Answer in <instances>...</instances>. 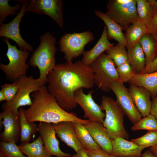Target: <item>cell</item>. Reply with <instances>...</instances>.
<instances>
[{"label":"cell","mask_w":157,"mask_h":157,"mask_svg":"<svg viewBox=\"0 0 157 157\" xmlns=\"http://www.w3.org/2000/svg\"><path fill=\"white\" fill-rule=\"evenodd\" d=\"M47 89L58 105L67 112L77 104L75 93L81 88L89 89L94 85L93 73L90 66L81 60L56 65L47 76Z\"/></svg>","instance_id":"1"},{"label":"cell","mask_w":157,"mask_h":157,"mask_svg":"<svg viewBox=\"0 0 157 157\" xmlns=\"http://www.w3.org/2000/svg\"><path fill=\"white\" fill-rule=\"evenodd\" d=\"M31 97L32 104L28 109H24L25 117L29 122H40L52 124L71 121L85 125L90 122L89 119H80L75 113H69L63 109L46 87L33 92Z\"/></svg>","instance_id":"2"},{"label":"cell","mask_w":157,"mask_h":157,"mask_svg":"<svg viewBox=\"0 0 157 157\" xmlns=\"http://www.w3.org/2000/svg\"><path fill=\"white\" fill-rule=\"evenodd\" d=\"M40 43L32 54L29 61L32 67H37L40 71L38 79L40 83L45 86L47 83L48 74L54 69L56 64V38L47 32L40 36Z\"/></svg>","instance_id":"3"},{"label":"cell","mask_w":157,"mask_h":157,"mask_svg":"<svg viewBox=\"0 0 157 157\" xmlns=\"http://www.w3.org/2000/svg\"><path fill=\"white\" fill-rule=\"evenodd\" d=\"M101 106L105 111L103 124L110 138H129L128 134L124 126V113L116 101L112 97L103 96Z\"/></svg>","instance_id":"4"},{"label":"cell","mask_w":157,"mask_h":157,"mask_svg":"<svg viewBox=\"0 0 157 157\" xmlns=\"http://www.w3.org/2000/svg\"><path fill=\"white\" fill-rule=\"evenodd\" d=\"M3 41L8 46L6 56L9 62L7 65L0 63V69L5 74L8 81L14 82L20 76L26 75L29 67L26 62L30 52L26 49H18L16 45L10 44L8 38H4Z\"/></svg>","instance_id":"5"},{"label":"cell","mask_w":157,"mask_h":157,"mask_svg":"<svg viewBox=\"0 0 157 157\" xmlns=\"http://www.w3.org/2000/svg\"><path fill=\"white\" fill-rule=\"evenodd\" d=\"M90 66L93 73L94 85L105 92L110 91L112 82L119 81L114 63L106 53L101 54Z\"/></svg>","instance_id":"6"},{"label":"cell","mask_w":157,"mask_h":157,"mask_svg":"<svg viewBox=\"0 0 157 157\" xmlns=\"http://www.w3.org/2000/svg\"><path fill=\"white\" fill-rule=\"evenodd\" d=\"M105 13L125 30L138 21L136 0H110Z\"/></svg>","instance_id":"7"},{"label":"cell","mask_w":157,"mask_h":157,"mask_svg":"<svg viewBox=\"0 0 157 157\" xmlns=\"http://www.w3.org/2000/svg\"><path fill=\"white\" fill-rule=\"evenodd\" d=\"M17 80L19 88L15 98L10 102L6 101L3 103L1 108L3 110L10 109L15 114L19 115V108L26 106H30L32 104L30 94L43 89L45 86L41 85L38 79H34L31 76L23 75Z\"/></svg>","instance_id":"8"},{"label":"cell","mask_w":157,"mask_h":157,"mask_svg":"<svg viewBox=\"0 0 157 157\" xmlns=\"http://www.w3.org/2000/svg\"><path fill=\"white\" fill-rule=\"evenodd\" d=\"M94 39L93 34L90 31L66 33L59 41L60 50L64 53L67 61H72L83 54L85 45Z\"/></svg>","instance_id":"9"},{"label":"cell","mask_w":157,"mask_h":157,"mask_svg":"<svg viewBox=\"0 0 157 157\" xmlns=\"http://www.w3.org/2000/svg\"><path fill=\"white\" fill-rule=\"evenodd\" d=\"M16 1L22 3L20 11L10 22L1 25L0 37L13 40L16 43L21 50L26 49L30 52H33V47L23 39L21 35L19 28L22 19L26 13V10L28 4V1Z\"/></svg>","instance_id":"10"},{"label":"cell","mask_w":157,"mask_h":157,"mask_svg":"<svg viewBox=\"0 0 157 157\" xmlns=\"http://www.w3.org/2000/svg\"><path fill=\"white\" fill-rule=\"evenodd\" d=\"M26 13L45 14L50 17L60 28L64 25L63 2L62 0H30Z\"/></svg>","instance_id":"11"},{"label":"cell","mask_w":157,"mask_h":157,"mask_svg":"<svg viewBox=\"0 0 157 157\" xmlns=\"http://www.w3.org/2000/svg\"><path fill=\"white\" fill-rule=\"evenodd\" d=\"M110 88L125 115L133 124H135L141 119L142 115L136 108L128 89L124 83L119 81L113 82Z\"/></svg>","instance_id":"12"},{"label":"cell","mask_w":157,"mask_h":157,"mask_svg":"<svg viewBox=\"0 0 157 157\" xmlns=\"http://www.w3.org/2000/svg\"><path fill=\"white\" fill-rule=\"evenodd\" d=\"M3 126L4 130L0 135L1 141L17 142L20 135L19 115L15 114L9 109L3 110L0 114V130Z\"/></svg>","instance_id":"13"},{"label":"cell","mask_w":157,"mask_h":157,"mask_svg":"<svg viewBox=\"0 0 157 157\" xmlns=\"http://www.w3.org/2000/svg\"><path fill=\"white\" fill-rule=\"evenodd\" d=\"M93 92L91 90L85 94L83 89H80L75 93V100L83 110L85 118H88L91 122L103 124L105 113L102 111L101 106L94 101L92 96Z\"/></svg>","instance_id":"14"},{"label":"cell","mask_w":157,"mask_h":157,"mask_svg":"<svg viewBox=\"0 0 157 157\" xmlns=\"http://www.w3.org/2000/svg\"><path fill=\"white\" fill-rule=\"evenodd\" d=\"M37 131L39 133L46 150L51 156L72 157L70 154L64 152L60 149L59 141L56 137V131L52 123L40 122L38 126Z\"/></svg>","instance_id":"15"},{"label":"cell","mask_w":157,"mask_h":157,"mask_svg":"<svg viewBox=\"0 0 157 157\" xmlns=\"http://www.w3.org/2000/svg\"><path fill=\"white\" fill-rule=\"evenodd\" d=\"M52 124L58 137L76 153L83 149L77 136L73 122L63 121Z\"/></svg>","instance_id":"16"},{"label":"cell","mask_w":157,"mask_h":157,"mask_svg":"<svg viewBox=\"0 0 157 157\" xmlns=\"http://www.w3.org/2000/svg\"><path fill=\"white\" fill-rule=\"evenodd\" d=\"M129 90L138 110L143 117L150 114L152 101L149 92L142 87L130 84Z\"/></svg>","instance_id":"17"},{"label":"cell","mask_w":157,"mask_h":157,"mask_svg":"<svg viewBox=\"0 0 157 157\" xmlns=\"http://www.w3.org/2000/svg\"><path fill=\"white\" fill-rule=\"evenodd\" d=\"M112 150L111 155L118 157L138 156L141 157L144 149L132 142L122 137H116L112 140Z\"/></svg>","instance_id":"18"},{"label":"cell","mask_w":157,"mask_h":157,"mask_svg":"<svg viewBox=\"0 0 157 157\" xmlns=\"http://www.w3.org/2000/svg\"><path fill=\"white\" fill-rule=\"evenodd\" d=\"M85 126L101 149L111 155L112 150V140L103 124L90 121Z\"/></svg>","instance_id":"19"},{"label":"cell","mask_w":157,"mask_h":157,"mask_svg":"<svg viewBox=\"0 0 157 157\" xmlns=\"http://www.w3.org/2000/svg\"><path fill=\"white\" fill-rule=\"evenodd\" d=\"M114 45L109 42L107 34V27H104L101 35L95 45L90 50L84 51L81 61L84 64L90 66L99 56Z\"/></svg>","instance_id":"20"},{"label":"cell","mask_w":157,"mask_h":157,"mask_svg":"<svg viewBox=\"0 0 157 157\" xmlns=\"http://www.w3.org/2000/svg\"><path fill=\"white\" fill-rule=\"evenodd\" d=\"M94 13L105 23L107 27L108 39H113L118 43L126 47V40L124 34L122 32L123 30L121 27L118 23L110 18L105 13L98 10L95 11Z\"/></svg>","instance_id":"21"},{"label":"cell","mask_w":157,"mask_h":157,"mask_svg":"<svg viewBox=\"0 0 157 157\" xmlns=\"http://www.w3.org/2000/svg\"><path fill=\"white\" fill-rule=\"evenodd\" d=\"M129 83L148 90L152 98L157 97V71L150 73L135 74Z\"/></svg>","instance_id":"22"},{"label":"cell","mask_w":157,"mask_h":157,"mask_svg":"<svg viewBox=\"0 0 157 157\" xmlns=\"http://www.w3.org/2000/svg\"><path fill=\"white\" fill-rule=\"evenodd\" d=\"M127 49L128 60L135 74L141 73L145 67L146 60L140 43Z\"/></svg>","instance_id":"23"},{"label":"cell","mask_w":157,"mask_h":157,"mask_svg":"<svg viewBox=\"0 0 157 157\" xmlns=\"http://www.w3.org/2000/svg\"><path fill=\"white\" fill-rule=\"evenodd\" d=\"M22 152L28 157H51L44 147L39 135L32 143L21 144L19 146Z\"/></svg>","instance_id":"24"},{"label":"cell","mask_w":157,"mask_h":157,"mask_svg":"<svg viewBox=\"0 0 157 157\" xmlns=\"http://www.w3.org/2000/svg\"><path fill=\"white\" fill-rule=\"evenodd\" d=\"M125 30L124 35L127 49L139 42L141 38L146 33V26L138 21L132 24Z\"/></svg>","instance_id":"25"},{"label":"cell","mask_w":157,"mask_h":157,"mask_svg":"<svg viewBox=\"0 0 157 157\" xmlns=\"http://www.w3.org/2000/svg\"><path fill=\"white\" fill-rule=\"evenodd\" d=\"M73 123L77 136L83 149L92 150L101 149L95 142L85 125L77 122Z\"/></svg>","instance_id":"26"},{"label":"cell","mask_w":157,"mask_h":157,"mask_svg":"<svg viewBox=\"0 0 157 157\" xmlns=\"http://www.w3.org/2000/svg\"><path fill=\"white\" fill-rule=\"evenodd\" d=\"M20 135V140L21 144L29 143L32 135L37 131L38 126L34 122H29L25 117L24 109L20 108L19 110Z\"/></svg>","instance_id":"27"},{"label":"cell","mask_w":157,"mask_h":157,"mask_svg":"<svg viewBox=\"0 0 157 157\" xmlns=\"http://www.w3.org/2000/svg\"><path fill=\"white\" fill-rule=\"evenodd\" d=\"M139 43L145 55V67L157 56V41L151 35L146 33L141 38Z\"/></svg>","instance_id":"28"},{"label":"cell","mask_w":157,"mask_h":157,"mask_svg":"<svg viewBox=\"0 0 157 157\" xmlns=\"http://www.w3.org/2000/svg\"><path fill=\"white\" fill-rule=\"evenodd\" d=\"M126 48L124 45L118 43L106 51V54L113 60L117 67L128 61Z\"/></svg>","instance_id":"29"},{"label":"cell","mask_w":157,"mask_h":157,"mask_svg":"<svg viewBox=\"0 0 157 157\" xmlns=\"http://www.w3.org/2000/svg\"><path fill=\"white\" fill-rule=\"evenodd\" d=\"M138 21L146 26L154 14L147 0H136Z\"/></svg>","instance_id":"30"},{"label":"cell","mask_w":157,"mask_h":157,"mask_svg":"<svg viewBox=\"0 0 157 157\" xmlns=\"http://www.w3.org/2000/svg\"><path fill=\"white\" fill-rule=\"evenodd\" d=\"M131 129L133 131L142 130L157 131V120L154 116L149 114L134 124Z\"/></svg>","instance_id":"31"},{"label":"cell","mask_w":157,"mask_h":157,"mask_svg":"<svg viewBox=\"0 0 157 157\" xmlns=\"http://www.w3.org/2000/svg\"><path fill=\"white\" fill-rule=\"evenodd\" d=\"M0 154L6 157H28L21 151L16 143L0 142Z\"/></svg>","instance_id":"32"},{"label":"cell","mask_w":157,"mask_h":157,"mask_svg":"<svg viewBox=\"0 0 157 157\" xmlns=\"http://www.w3.org/2000/svg\"><path fill=\"white\" fill-rule=\"evenodd\" d=\"M9 0H0V24L3 22L6 17L9 15L14 16L18 14L17 11L21 9V6L19 3L10 6L9 4Z\"/></svg>","instance_id":"33"},{"label":"cell","mask_w":157,"mask_h":157,"mask_svg":"<svg viewBox=\"0 0 157 157\" xmlns=\"http://www.w3.org/2000/svg\"><path fill=\"white\" fill-rule=\"evenodd\" d=\"M131 141L144 148L153 147L157 144V131H148L145 134Z\"/></svg>","instance_id":"34"},{"label":"cell","mask_w":157,"mask_h":157,"mask_svg":"<svg viewBox=\"0 0 157 157\" xmlns=\"http://www.w3.org/2000/svg\"><path fill=\"white\" fill-rule=\"evenodd\" d=\"M119 81L124 83L129 82L135 74L129 62L126 61L116 67Z\"/></svg>","instance_id":"35"},{"label":"cell","mask_w":157,"mask_h":157,"mask_svg":"<svg viewBox=\"0 0 157 157\" xmlns=\"http://www.w3.org/2000/svg\"><path fill=\"white\" fill-rule=\"evenodd\" d=\"M1 90L5 95L6 102L11 101L15 98L19 88V83L17 80L11 84L5 83L1 86Z\"/></svg>","instance_id":"36"},{"label":"cell","mask_w":157,"mask_h":157,"mask_svg":"<svg viewBox=\"0 0 157 157\" xmlns=\"http://www.w3.org/2000/svg\"><path fill=\"white\" fill-rule=\"evenodd\" d=\"M146 26V33L151 35L157 41V14L154 15Z\"/></svg>","instance_id":"37"},{"label":"cell","mask_w":157,"mask_h":157,"mask_svg":"<svg viewBox=\"0 0 157 157\" xmlns=\"http://www.w3.org/2000/svg\"><path fill=\"white\" fill-rule=\"evenodd\" d=\"M85 150L90 157H110V154L101 149Z\"/></svg>","instance_id":"38"},{"label":"cell","mask_w":157,"mask_h":157,"mask_svg":"<svg viewBox=\"0 0 157 157\" xmlns=\"http://www.w3.org/2000/svg\"><path fill=\"white\" fill-rule=\"evenodd\" d=\"M157 71V56L152 62L147 66L145 67L140 74L152 72Z\"/></svg>","instance_id":"39"},{"label":"cell","mask_w":157,"mask_h":157,"mask_svg":"<svg viewBox=\"0 0 157 157\" xmlns=\"http://www.w3.org/2000/svg\"><path fill=\"white\" fill-rule=\"evenodd\" d=\"M152 99L150 114L154 116L157 120V97Z\"/></svg>","instance_id":"40"},{"label":"cell","mask_w":157,"mask_h":157,"mask_svg":"<svg viewBox=\"0 0 157 157\" xmlns=\"http://www.w3.org/2000/svg\"><path fill=\"white\" fill-rule=\"evenodd\" d=\"M150 5L154 14H157V1L147 0Z\"/></svg>","instance_id":"41"},{"label":"cell","mask_w":157,"mask_h":157,"mask_svg":"<svg viewBox=\"0 0 157 157\" xmlns=\"http://www.w3.org/2000/svg\"><path fill=\"white\" fill-rule=\"evenodd\" d=\"M72 157H90L85 150L82 149L74 154L72 156Z\"/></svg>","instance_id":"42"},{"label":"cell","mask_w":157,"mask_h":157,"mask_svg":"<svg viewBox=\"0 0 157 157\" xmlns=\"http://www.w3.org/2000/svg\"><path fill=\"white\" fill-rule=\"evenodd\" d=\"M141 157H156L151 151L149 150H147L142 154Z\"/></svg>","instance_id":"43"},{"label":"cell","mask_w":157,"mask_h":157,"mask_svg":"<svg viewBox=\"0 0 157 157\" xmlns=\"http://www.w3.org/2000/svg\"><path fill=\"white\" fill-rule=\"evenodd\" d=\"M149 150L156 157H157V144L155 146L151 147Z\"/></svg>","instance_id":"44"},{"label":"cell","mask_w":157,"mask_h":157,"mask_svg":"<svg viewBox=\"0 0 157 157\" xmlns=\"http://www.w3.org/2000/svg\"><path fill=\"white\" fill-rule=\"evenodd\" d=\"M6 98L3 92L1 90L0 91V102L6 101Z\"/></svg>","instance_id":"45"},{"label":"cell","mask_w":157,"mask_h":157,"mask_svg":"<svg viewBox=\"0 0 157 157\" xmlns=\"http://www.w3.org/2000/svg\"><path fill=\"white\" fill-rule=\"evenodd\" d=\"M110 157H117L113 156V155H111L110 154ZM141 157L140 156H126V157Z\"/></svg>","instance_id":"46"},{"label":"cell","mask_w":157,"mask_h":157,"mask_svg":"<svg viewBox=\"0 0 157 157\" xmlns=\"http://www.w3.org/2000/svg\"><path fill=\"white\" fill-rule=\"evenodd\" d=\"M0 157H6V156H5L4 155L0 154Z\"/></svg>","instance_id":"47"}]
</instances>
